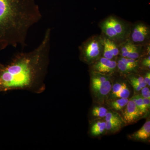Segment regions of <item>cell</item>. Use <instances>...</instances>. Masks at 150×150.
I'll return each instance as SVG.
<instances>
[{"instance_id":"cell-23","label":"cell","mask_w":150,"mask_h":150,"mask_svg":"<svg viewBox=\"0 0 150 150\" xmlns=\"http://www.w3.org/2000/svg\"><path fill=\"white\" fill-rule=\"evenodd\" d=\"M142 76L144 78V81L146 84L147 85L150 87V72L149 70L144 69V72Z\"/></svg>"},{"instance_id":"cell-17","label":"cell","mask_w":150,"mask_h":150,"mask_svg":"<svg viewBox=\"0 0 150 150\" xmlns=\"http://www.w3.org/2000/svg\"><path fill=\"white\" fill-rule=\"evenodd\" d=\"M135 45L130 42L129 40L119 46V56L126 58L131 50L134 48Z\"/></svg>"},{"instance_id":"cell-8","label":"cell","mask_w":150,"mask_h":150,"mask_svg":"<svg viewBox=\"0 0 150 150\" xmlns=\"http://www.w3.org/2000/svg\"><path fill=\"white\" fill-rule=\"evenodd\" d=\"M89 66L90 70L105 74L113 75L117 71L116 60H110L103 56Z\"/></svg>"},{"instance_id":"cell-9","label":"cell","mask_w":150,"mask_h":150,"mask_svg":"<svg viewBox=\"0 0 150 150\" xmlns=\"http://www.w3.org/2000/svg\"><path fill=\"white\" fill-rule=\"evenodd\" d=\"M116 61L117 71L124 76L130 73H137L140 68L139 59L135 60L118 56Z\"/></svg>"},{"instance_id":"cell-11","label":"cell","mask_w":150,"mask_h":150,"mask_svg":"<svg viewBox=\"0 0 150 150\" xmlns=\"http://www.w3.org/2000/svg\"><path fill=\"white\" fill-rule=\"evenodd\" d=\"M129 139L141 142H149L150 139V121L148 119L141 129L129 136Z\"/></svg>"},{"instance_id":"cell-1","label":"cell","mask_w":150,"mask_h":150,"mask_svg":"<svg viewBox=\"0 0 150 150\" xmlns=\"http://www.w3.org/2000/svg\"><path fill=\"white\" fill-rule=\"evenodd\" d=\"M51 36V29L48 28L35 49L17 53L8 64L0 63V92L20 90L40 94L45 91Z\"/></svg>"},{"instance_id":"cell-20","label":"cell","mask_w":150,"mask_h":150,"mask_svg":"<svg viewBox=\"0 0 150 150\" xmlns=\"http://www.w3.org/2000/svg\"><path fill=\"white\" fill-rule=\"evenodd\" d=\"M126 83L125 82V81H118L115 82V83H114L113 81V84H112V90H111V93H110L109 97L110 96H112L111 97L113 96L115 94L120 91V90L126 84Z\"/></svg>"},{"instance_id":"cell-6","label":"cell","mask_w":150,"mask_h":150,"mask_svg":"<svg viewBox=\"0 0 150 150\" xmlns=\"http://www.w3.org/2000/svg\"><path fill=\"white\" fill-rule=\"evenodd\" d=\"M128 40L134 45L145 46L150 44L149 25L141 21L131 24Z\"/></svg>"},{"instance_id":"cell-3","label":"cell","mask_w":150,"mask_h":150,"mask_svg":"<svg viewBox=\"0 0 150 150\" xmlns=\"http://www.w3.org/2000/svg\"><path fill=\"white\" fill-rule=\"evenodd\" d=\"M131 24L118 17L110 15L100 23L102 35L118 46L129 39Z\"/></svg>"},{"instance_id":"cell-14","label":"cell","mask_w":150,"mask_h":150,"mask_svg":"<svg viewBox=\"0 0 150 150\" xmlns=\"http://www.w3.org/2000/svg\"><path fill=\"white\" fill-rule=\"evenodd\" d=\"M129 98H115L108 100L106 104L108 105V108L115 111H122L126 106Z\"/></svg>"},{"instance_id":"cell-18","label":"cell","mask_w":150,"mask_h":150,"mask_svg":"<svg viewBox=\"0 0 150 150\" xmlns=\"http://www.w3.org/2000/svg\"><path fill=\"white\" fill-rule=\"evenodd\" d=\"M131 91L130 88L127 85V83L122 88L120 91L111 97V99L115 98H129L130 96Z\"/></svg>"},{"instance_id":"cell-22","label":"cell","mask_w":150,"mask_h":150,"mask_svg":"<svg viewBox=\"0 0 150 150\" xmlns=\"http://www.w3.org/2000/svg\"><path fill=\"white\" fill-rule=\"evenodd\" d=\"M141 95L143 98L150 99V88H149V87L147 86L144 87L141 89Z\"/></svg>"},{"instance_id":"cell-24","label":"cell","mask_w":150,"mask_h":150,"mask_svg":"<svg viewBox=\"0 0 150 150\" xmlns=\"http://www.w3.org/2000/svg\"><path fill=\"white\" fill-rule=\"evenodd\" d=\"M143 101L146 109L149 111V110L150 108V99L143 98Z\"/></svg>"},{"instance_id":"cell-10","label":"cell","mask_w":150,"mask_h":150,"mask_svg":"<svg viewBox=\"0 0 150 150\" xmlns=\"http://www.w3.org/2000/svg\"><path fill=\"white\" fill-rule=\"evenodd\" d=\"M101 35L103 43V57L110 60H116L119 55V46L104 35Z\"/></svg>"},{"instance_id":"cell-13","label":"cell","mask_w":150,"mask_h":150,"mask_svg":"<svg viewBox=\"0 0 150 150\" xmlns=\"http://www.w3.org/2000/svg\"><path fill=\"white\" fill-rule=\"evenodd\" d=\"M124 76L126 80L133 87L135 91L137 92L141 91L143 88L147 86L142 75L137 73H130Z\"/></svg>"},{"instance_id":"cell-5","label":"cell","mask_w":150,"mask_h":150,"mask_svg":"<svg viewBox=\"0 0 150 150\" xmlns=\"http://www.w3.org/2000/svg\"><path fill=\"white\" fill-rule=\"evenodd\" d=\"M80 59L90 65L102 57L103 53V38L102 35H92L79 46Z\"/></svg>"},{"instance_id":"cell-4","label":"cell","mask_w":150,"mask_h":150,"mask_svg":"<svg viewBox=\"0 0 150 150\" xmlns=\"http://www.w3.org/2000/svg\"><path fill=\"white\" fill-rule=\"evenodd\" d=\"M90 88L94 102L105 105L109 99L112 84L113 75L105 74L89 70Z\"/></svg>"},{"instance_id":"cell-12","label":"cell","mask_w":150,"mask_h":150,"mask_svg":"<svg viewBox=\"0 0 150 150\" xmlns=\"http://www.w3.org/2000/svg\"><path fill=\"white\" fill-rule=\"evenodd\" d=\"M106 121L104 118H94L89 127L90 135L92 137H98L106 134Z\"/></svg>"},{"instance_id":"cell-21","label":"cell","mask_w":150,"mask_h":150,"mask_svg":"<svg viewBox=\"0 0 150 150\" xmlns=\"http://www.w3.org/2000/svg\"><path fill=\"white\" fill-rule=\"evenodd\" d=\"M142 58H143L142 61L139 62L140 64H141L143 67L145 68H147L148 70H149L150 69V54H147L143 56Z\"/></svg>"},{"instance_id":"cell-7","label":"cell","mask_w":150,"mask_h":150,"mask_svg":"<svg viewBox=\"0 0 150 150\" xmlns=\"http://www.w3.org/2000/svg\"><path fill=\"white\" fill-rule=\"evenodd\" d=\"M121 112V117L126 125L136 123L145 115L137 107L131 98L129 99L128 103Z\"/></svg>"},{"instance_id":"cell-2","label":"cell","mask_w":150,"mask_h":150,"mask_svg":"<svg viewBox=\"0 0 150 150\" xmlns=\"http://www.w3.org/2000/svg\"><path fill=\"white\" fill-rule=\"evenodd\" d=\"M41 18L36 0H0V51L24 48L30 29Z\"/></svg>"},{"instance_id":"cell-19","label":"cell","mask_w":150,"mask_h":150,"mask_svg":"<svg viewBox=\"0 0 150 150\" xmlns=\"http://www.w3.org/2000/svg\"><path fill=\"white\" fill-rule=\"evenodd\" d=\"M131 98L136 103L137 107L146 115L148 111L144 104L143 97L141 95H137L132 97Z\"/></svg>"},{"instance_id":"cell-15","label":"cell","mask_w":150,"mask_h":150,"mask_svg":"<svg viewBox=\"0 0 150 150\" xmlns=\"http://www.w3.org/2000/svg\"><path fill=\"white\" fill-rule=\"evenodd\" d=\"M106 135L115 134L119 132L123 126H126L123 119L106 121Z\"/></svg>"},{"instance_id":"cell-16","label":"cell","mask_w":150,"mask_h":150,"mask_svg":"<svg viewBox=\"0 0 150 150\" xmlns=\"http://www.w3.org/2000/svg\"><path fill=\"white\" fill-rule=\"evenodd\" d=\"M103 105L97 104V105L92 107L91 113L94 118H104L105 117L109 108Z\"/></svg>"}]
</instances>
